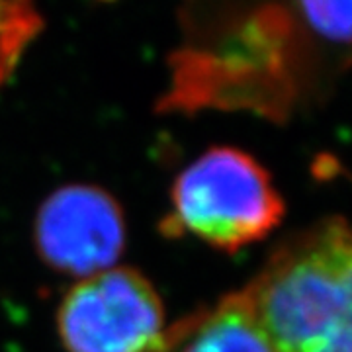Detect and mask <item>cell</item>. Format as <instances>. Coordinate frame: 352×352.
Returning a JSON list of instances; mask_svg holds the SVG:
<instances>
[{
    "label": "cell",
    "instance_id": "obj_1",
    "mask_svg": "<svg viewBox=\"0 0 352 352\" xmlns=\"http://www.w3.org/2000/svg\"><path fill=\"white\" fill-rule=\"evenodd\" d=\"M239 296L278 352H352V226L282 243Z\"/></svg>",
    "mask_w": 352,
    "mask_h": 352
},
{
    "label": "cell",
    "instance_id": "obj_2",
    "mask_svg": "<svg viewBox=\"0 0 352 352\" xmlns=\"http://www.w3.org/2000/svg\"><path fill=\"white\" fill-rule=\"evenodd\" d=\"M282 217L284 201L263 164L237 147H212L175 178L161 229L235 252L266 239Z\"/></svg>",
    "mask_w": 352,
    "mask_h": 352
},
{
    "label": "cell",
    "instance_id": "obj_3",
    "mask_svg": "<svg viewBox=\"0 0 352 352\" xmlns=\"http://www.w3.org/2000/svg\"><path fill=\"white\" fill-rule=\"evenodd\" d=\"M65 352H166L173 329L159 292L135 268L80 278L57 307Z\"/></svg>",
    "mask_w": 352,
    "mask_h": 352
},
{
    "label": "cell",
    "instance_id": "obj_4",
    "mask_svg": "<svg viewBox=\"0 0 352 352\" xmlns=\"http://www.w3.org/2000/svg\"><path fill=\"white\" fill-rule=\"evenodd\" d=\"M120 201L96 184H67L51 192L34 219V247L51 270L80 278L113 268L126 249Z\"/></svg>",
    "mask_w": 352,
    "mask_h": 352
},
{
    "label": "cell",
    "instance_id": "obj_5",
    "mask_svg": "<svg viewBox=\"0 0 352 352\" xmlns=\"http://www.w3.org/2000/svg\"><path fill=\"white\" fill-rule=\"evenodd\" d=\"M173 352H278L256 323L239 292L229 294L214 309L173 327Z\"/></svg>",
    "mask_w": 352,
    "mask_h": 352
},
{
    "label": "cell",
    "instance_id": "obj_6",
    "mask_svg": "<svg viewBox=\"0 0 352 352\" xmlns=\"http://www.w3.org/2000/svg\"><path fill=\"white\" fill-rule=\"evenodd\" d=\"M41 25L36 0H0V87L14 75Z\"/></svg>",
    "mask_w": 352,
    "mask_h": 352
},
{
    "label": "cell",
    "instance_id": "obj_7",
    "mask_svg": "<svg viewBox=\"0 0 352 352\" xmlns=\"http://www.w3.org/2000/svg\"><path fill=\"white\" fill-rule=\"evenodd\" d=\"M307 24L335 43H352V0H298Z\"/></svg>",
    "mask_w": 352,
    "mask_h": 352
}]
</instances>
